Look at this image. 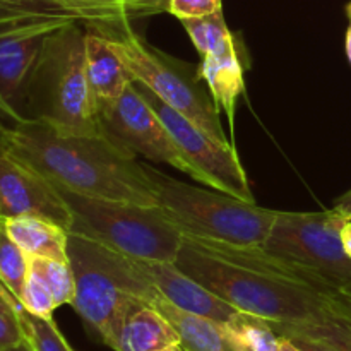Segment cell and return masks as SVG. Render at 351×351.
Returning a JSON list of instances; mask_svg holds the SVG:
<instances>
[{"label":"cell","mask_w":351,"mask_h":351,"mask_svg":"<svg viewBox=\"0 0 351 351\" xmlns=\"http://www.w3.org/2000/svg\"><path fill=\"white\" fill-rule=\"evenodd\" d=\"M175 264L237 311L274 324H305L326 314L324 287L263 247L185 237Z\"/></svg>","instance_id":"6da1fadb"},{"label":"cell","mask_w":351,"mask_h":351,"mask_svg":"<svg viewBox=\"0 0 351 351\" xmlns=\"http://www.w3.org/2000/svg\"><path fill=\"white\" fill-rule=\"evenodd\" d=\"M2 143L62 191L158 206L146 165L103 130L77 132L47 120L21 119L7 127Z\"/></svg>","instance_id":"7a4b0ae2"},{"label":"cell","mask_w":351,"mask_h":351,"mask_svg":"<svg viewBox=\"0 0 351 351\" xmlns=\"http://www.w3.org/2000/svg\"><path fill=\"white\" fill-rule=\"evenodd\" d=\"M69 261L75 276L71 305L101 341L117 351L129 315L149 304L156 288L136 261L75 233H69Z\"/></svg>","instance_id":"3957f363"},{"label":"cell","mask_w":351,"mask_h":351,"mask_svg":"<svg viewBox=\"0 0 351 351\" xmlns=\"http://www.w3.org/2000/svg\"><path fill=\"white\" fill-rule=\"evenodd\" d=\"M72 21L48 34L21 103L23 119H40L67 130L96 132L98 106L86 74V27Z\"/></svg>","instance_id":"277c9868"},{"label":"cell","mask_w":351,"mask_h":351,"mask_svg":"<svg viewBox=\"0 0 351 351\" xmlns=\"http://www.w3.org/2000/svg\"><path fill=\"white\" fill-rule=\"evenodd\" d=\"M58 192L72 213L69 233L86 237L130 259H177L184 233L160 206L88 197L62 189Z\"/></svg>","instance_id":"5b68a950"},{"label":"cell","mask_w":351,"mask_h":351,"mask_svg":"<svg viewBox=\"0 0 351 351\" xmlns=\"http://www.w3.org/2000/svg\"><path fill=\"white\" fill-rule=\"evenodd\" d=\"M147 167V165H146ZM158 206L185 237L237 247H263L278 211L245 202L219 191L194 187L147 167Z\"/></svg>","instance_id":"8992f818"},{"label":"cell","mask_w":351,"mask_h":351,"mask_svg":"<svg viewBox=\"0 0 351 351\" xmlns=\"http://www.w3.org/2000/svg\"><path fill=\"white\" fill-rule=\"evenodd\" d=\"M86 24L95 26L108 40L120 60L130 71L134 81L146 86L161 101L216 139L230 143L219 120L218 106L209 91L199 84V75H192L189 67L144 41L132 29L130 19Z\"/></svg>","instance_id":"52a82bcc"},{"label":"cell","mask_w":351,"mask_h":351,"mask_svg":"<svg viewBox=\"0 0 351 351\" xmlns=\"http://www.w3.org/2000/svg\"><path fill=\"white\" fill-rule=\"evenodd\" d=\"M350 216L341 208L321 213L278 211L263 249L324 287H346L351 285V257L343 247L341 230Z\"/></svg>","instance_id":"ba28073f"},{"label":"cell","mask_w":351,"mask_h":351,"mask_svg":"<svg viewBox=\"0 0 351 351\" xmlns=\"http://www.w3.org/2000/svg\"><path fill=\"white\" fill-rule=\"evenodd\" d=\"M134 84L149 103L151 108L156 112L184 156L192 165L195 170V180L204 184L206 187L225 192L245 202H256L250 191L249 178L240 163L239 154L233 149V144L223 143L202 130L187 117L161 101L141 82L134 81Z\"/></svg>","instance_id":"9c48e42d"},{"label":"cell","mask_w":351,"mask_h":351,"mask_svg":"<svg viewBox=\"0 0 351 351\" xmlns=\"http://www.w3.org/2000/svg\"><path fill=\"white\" fill-rule=\"evenodd\" d=\"M98 117L103 132L123 147L156 163L170 165L195 180L192 165L134 82L119 99L98 106Z\"/></svg>","instance_id":"30bf717a"},{"label":"cell","mask_w":351,"mask_h":351,"mask_svg":"<svg viewBox=\"0 0 351 351\" xmlns=\"http://www.w3.org/2000/svg\"><path fill=\"white\" fill-rule=\"evenodd\" d=\"M0 216H38L71 230L72 213L58 189L0 141Z\"/></svg>","instance_id":"8fae6325"},{"label":"cell","mask_w":351,"mask_h":351,"mask_svg":"<svg viewBox=\"0 0 351 351\" xmlns=\"http://www.w3.org/2000/svg\"><path fill=\"white\" fill-rule=\"evenodd\" d=\"M134 261L158 293L182 311L215 319L221 324H226L239 312L171 261Z\"/></svg>","instance_id":"7c38bea8"},{"label":"cell","mask_w":351,"mask_h":351,"mask_svg":"<svg viewBox=\"0 0 351 351\" xmlns=\"http://www.w3.org/2000/svg\"><path fill=\"white\" fill-rule=\"evenodd\" d=\"M62 26L65 24H50L0 38V99L19 113V117L24 89L40 58L45 41L51 31Z\"/></svg>","instance_id":"4fadbf2b"},{"label":"cell","mask_w":351,"mask_h":351,"mask_svg":"<svg viewBox=\"0 0 351 351\" xmlns=\"http://www.w3.org/2000/svg\"><path fill=\"white\" fill-rule=\"evenodd\" d=\"M84 50L86 74L96 106L119 99L132 84L134 77L108 40L91 24H86Z\"/></svg>","instance_id":"5bb4252c"},{"label":"cell","mask_w":351,"mask_h":351,"mask_svg":"<svg viewBox=\"0 0 351 351\" xmlns=\"http://www.w3.org/2000/svg\"><path fill=\"white\" fill-rule=\"evenodd\" d=\"M149 305L170 321L185 351H239L221 322L182 311L165 300L158 291L151 297Z\"/></svg>","instance_id":"9a60e30c"},{"label":"cell","mask_w":351,"mask_h":351,"mask_svg":"<svg viewBox=\"0 0 351 351\" xmlns=\"http://www.w3.org/2000/svg\"><path fill=\"white\" fill-rule=\"evenodd\" d=\"M197 75L208 86L215 105L218 106L219 112H225L233 127L237 103L245 91L243 65L240 62L237 48L202 57Z\"/></svg>","instance_id":"2e32d148"},{"label":"cell","mask_w":351,"mask_h":351,"mask_svg":"<svg viewBox=\"0 0 351 351\" xmlns=\"http://www.w3.org/2000/svg\"><path fill=\"white\" fill-rule=\"evenodd\" d=\"M2 225L7 235L29 257L69 261V232L64 226L38 216H2Z\"/></svg>","instance_id":"e0dca14e"},{"label":"cell","mask_w":351,"mask_h":351,"mask_svg":"<svg viewBox=\"0 0 351 351\" xmlns=\"http://www.w3.org/2000/svg\"><path fill=\"white\" fill-rule=\"evenodd\" d=\"M170 345H180L177 331L160 311L146 304L125 321L117 351H153Z\"/></svg>","instance_id":"ac0fdd59"},{"label":"cell","mask_w":351,"mask_h":351,"mask_svg":"<svg viewBox=\"0 0 351 351\" xmlns=\"http://www.w3.org/2000/svg\"><path fill=\"white\" fill-rule=\"evenodd\" d=\"M72 21L79 19L48 0H0V38Z\"/></svg>","instance_id":"d6986e66"},{"label":"cell","mask_w":351,"mask_h":351,"mask_svg":"<svg viewBox=\"0 0 351 351\" xmlns=\"http://www.w3.org/2000/svg\"><path fill=\"white\" fill-rule=\"evenodd\" d=\"M225 328L239 351H280L281 336L266 319L239 311Z\"/></svg>","instance_id":"ffe728a7"},{"label":"cell","mask_w":351,"mask_h":351,"mask_svg":"<svg viewBox=\"0 0 351 351\" xmlns=\"http://www.w3.org/2000/svg\"><path fill=\"white\" fill-rule=\"evenodd\" d=\"M180 23L184 24L201 58L206 55L221 53V51L237 48L232 31L226 26V21L223 17V10L204 17H195V19H184Z\"/></svg>","instance_id":"44dd1931"},{"label":"cell","mask_w":351,"mask_h":351,"mask_svg":"<svg viewBox=\"0 0 351 351\" xmlns=\"http://www.w3.org/2000/svg\"><path fill=\"white\" fill-rule=\"evenodd\" d=\"M29 273L40 278L41 283L53 295L58 307L72 304L75 297V276L71 261L33 256L29 257Z\"/></svg>","instance_id":"7402d4cb"},{"label":"cell","mask_w":351,"mask_h":351,"mask_svg":"<svg viewBox=\"0 0 351 351\" xmlns=\"http://www.w3.org/2000/svg\"><path fill=\"white\" fill-rule=\"evenodd\" d=\"M29 274V256L7 235L0 216V283L19 300Z\"/></svg>","instance_id":"603a6c76"},{"label":"cell","mask_w":351,"mask_h":351,"mask_svg":"<svg viewBox=\"0 0 351 351\" xmlns=\"http://www.w3.org/2000/svg\"><path fill=\"white\" fill-rule=\"evenodd\" d=\"M276 328L291 329L328 343L336 351H351V324L326 308V314L314 322L305 324H274Z\"/></svg>","instance_id":"cb8c5ba5"},{"label":"cell","mask_w":351,"mask_h":351,"mask_svg":"<svg viewBox=\"0 0 351 351\" xmlns=\"http://www.w3.org/2000/svg\"><path fill=\"white\" fill-rule=\"evenodd\" d=\"M21 324H23L24 338L29 341L34 351H74L67 339L55 324L53 317L45 319L29 314L21 305Z\"/></svg>","instance_id":"d4e9b609"},{"label":"cell","mask_w":351,"mask_h":351,"mask_svg":"<svg viewBox=\"0 0 351 351\" xmlns=\"http://www.w3.org/2000/svg\"><path fill=\"white\" fill-rule=\"evenodd\" d=\"M58 9L72 14L82 23H108L119 21L120 0H48Z\"/></svg>","instance_id":"484cf974"},{"label":"cell","mask_w":351,"mask_h":351,"mask_svg":"<svg viewBox=\"0 0 351 351\" xmlns=\"http://www.w3.org/2000/svg\"><path fill=\"white\" fill-rule=\"evenodd\" d=\"M19 311V300L0 283V350L17 345L24 339Z\"/></svg>","instance_id":"4316f807"},{"label":"cell","mask_w":351,"mask_h":351,"mask_svg":"<svg viewBox=\"0 0 351 351\" xmlns=\"http://www.w3.org/2000/svg\"><path fill=\"white\" fill-rule=\"evenodd\" d=\"M19 304L23 305L24 311H27L29 314L45 319L53 317V312L58 308L53 295H51L50 290L41 283L40 278L34 276L33 273L27 274V280L26 283H24Z\"/></svg>","instance_id":"83f0119b"},{"label":"cell","mask_w":351,"mask_h":351,"mask_svg":"<svg viewBox=\"0 0 351 351\" xmlns=\"http://www.w3.org/2000/svg\"><path fill=\"white\" fill-rule=\"evenodd\" d=\"M221 10V0H168V12L178 21L195 19Z\"/></svg>","instance_id":"f1b7e54d"},{"label":"cell","mask_w":351,"mask_h":351,"mask_svg":"<svg viewBox=\"0 0 351 351\" xmlns=\"http://www.w3.org/2000/svg\"><path fill=\"white\" fill-rule=\"evenodd\" d=\"M120 17L132 19L158 12H168V0H120Z\"/></svg>","instance_id":"f546056e"},{"label":"cell","mask_w":351,"mask_h":351,"mask_svg":"<svg viewBox=\"0 0 351 351\" xmlns=\"http://www.w3.org/2000/svg\"><path fill=\"white\" fill-rule=\"evenodd\" d=\"M322 300H324L328 311H331L332 314L345 319L351 324V285L341 288H331L322 295Z\"/></svg>","instance_id":"4dcf8cb0"},{"label":"cell","mask_w":351,"mask_h":351,"mask_svg":"<svg viewBox=\"0 0 351 351\" xmlns=\"http://www.w3.org/2000/svg\"><path fill=\"white\" fill-rule=\"evenodd\" d=\"M273 328L276 329L278 335L290 338L291 341L297 343V345L300 346V348L304 351H336L335 348H332V346H329L328 343L321 341V339H317V338H312V336L302 335V332L291 331V329L276 328V326H273Z\"/></svg>","instance_id":"1f68e13d"},{"label":"cell","mask_w":351,"mask_h":351,"mask_svg":"<svg viewBox=\"0 0 351 351\" xmlns=\"http://www.w3.org/2000/svg\"><path fill=\"white\" fill-rule=\"evenodd\" d=\"M17 120H21L19 113L14 112L9 105H5V103L0 99V141L3 139V134H5L7 127H9L10 123L17 122Z\"/></svg>","instance_id":"d6a6232c"},{"label":"cell","mask_w":351,"mask_h":351,"mask_svg":"<svg viewBox=\"0 0 351 351\" xmlns=\"http://www.w3.org/2000/svg\"><path fill=\"white\" fill-rule=\"evenodd\" d=\"M341 240H343V247H345V252L351 257V216L348 221L345 223V226H343Z\"/></svg>","instance_id":"836d02e7"},{"label":"cell","mask_w":351,"mask_h":351,"mask_svg":"<svg viewBox=\"0 0 351 351\" xmlns=\"http://www.w3.org/2000/svg\"><path fill=\"white\" fill-rule=\"evenodd\" d=\"M280 351H304V350H302L297 343L291 341L290 338H287V336H281Z\"/></svg>","instance_id":"e575fe53"},{"label":"cell","mask_w":351,"mask_h":351,"mask_svg":"<svg viewBox=\"0 0 351 351\" xmlns=\"http://www.w3.org/2000/svg\"><path fill=\"white\" fill-rule=\"evenodd\" d=\"M0 351H34V350H33V346L29 345V341H27V339L24 338L23 341L17 343V345L9 346V348H3V350H0Z\"/></svg>","instance_id":"d590c367"},{"label":"cell","mask_w":351,"mask_h":351,"mask_svg":"<svg viewBox=\"0 0 351 351\" xmlns=\"http://www.w3.org/2000/svg\"><path fill=\"white\" fill-rule=\"evenodd\" d=\"M345 48H346V57H348L350 64H351V23L348 31H346V38H345Z\"/></svg>","instance_id":"8d00e7d4"},{"label":"cell","mask_w":351,"mask_h":351,"mask_svg":"<svg viewBox=\"0 0 351 351\" xmlns=\"http://www.w3.org/2000/svg\"><path fill=\"white\" fill-rule=\"evenodd\" d=\"M153 351H185L182 348L180 345H170V346H165V348H160V350H153Z\"/></svg>","instance_id":"74e56055"},{"label":"cell","mask_w":351,"mask_h":351,"mask_svg":"<svg viewBox=\"0 0 351 351\" xmlns=\"http://www.w3.org/2000/svg\"><path fill=\"white\" fill-rule=\"evenodd\" d=\"M346 12H348V16H350V19H351V2L348 3V7H346Z\"/></svg>","instance_id":"f35d334b"}]
</instances>
